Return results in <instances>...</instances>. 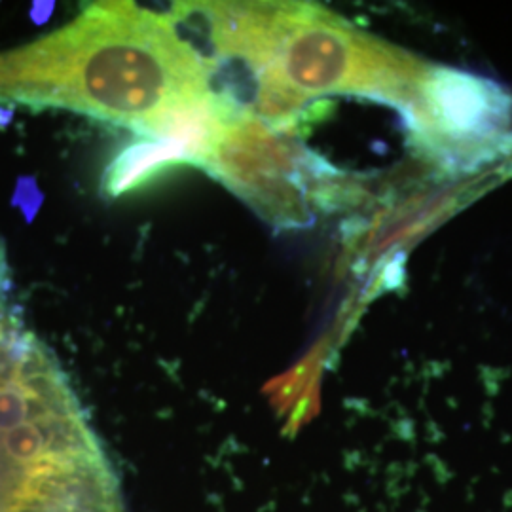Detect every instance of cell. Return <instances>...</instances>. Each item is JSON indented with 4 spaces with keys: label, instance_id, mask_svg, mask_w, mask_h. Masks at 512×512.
<instances>
[{
    "label": "cell",
    "instance_id": "1",
    "mask_svg": "<svg viewBox=\"0 0 512 512\" xmlns=\"http://www.w3.org/2000/svg\"><path fill=\"white\" fill-rule=\"evenodd\" d=\"M0 99L103 118L190 160L222 118L202 59L167 14L128 2L92 4L54 35L0 55Z\"/></svg>",
    "mask_w": 512,
    "mask_h": 512
},
{
    "label": "cell",
    "instance_id": "2",
    "mask_svg": "<svg viewBox=\"0 0 512 512\" xmlns=\"http://www.w3.org/2000/svg\"><path fill=\"white\" fill-rule=\"evenodd\" d=\"M0 512H124L112 463L67 376L2 300Z\"/></svg>",
    "mask_w": 512,
    "mask_h": 512
},
{
    "label": "cell",
    "instance_id": "3",
    "mask_svg": "<svg viewBox=\"0 0 512 512\" xmlns=\"http://www.w3.org/2000/svg\"><path fill=\"white\" fill-rule=\"evenodd\" d=\"M198 167L277 226L308 222L311 200L330 205L344 190V175L327 160L247 112L226 120Z\"/></svg>",
    "mask_w": 512,
    "mask_h": 512
},
{
    "label": "cell",
    "instance_id": "4",
    "mask_svg": "<svg viewBox=\"0 0 512 512\" xmlns=\"http://www.w3.org/2000/svg\"><path fill=\"white\" fill-rule=\"evenodd\" d=\"M427 97L440 128L456 139H482L509 116V97L473 74L437 71L429 80Z\"/></svg>",
    "mask_w": 512,
    "mask_h": 512
}]
</instances>
